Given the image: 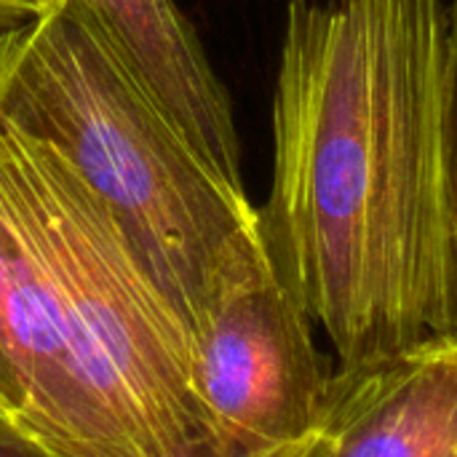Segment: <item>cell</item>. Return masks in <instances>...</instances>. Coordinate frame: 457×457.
Here are the masks:
<instances>
[{"instance_id": "6da1fadb", "label": "cell", "mask_w": 457, "mask_h": 457, "mask_svg": "<svg viewBox=\"0 0 457 457\" xmlns=\"http://www.w3.org/2000/svg\"><path fill=\"white\" fill-rule=\"evenodd\" d=\"M445 0H292L268 257L356 372L457 337Z\"/></svg>"}, {"instance_id": "7a4b0ae2", "label": "cell", "mask_w": 457, "mask_h": 457, "mask_svg": "<svg viewBox=\"0 0 457 457\" xmlns=\"http://www.w3.org/2000/svg\"><path fill=\"white\" fill-rule=\"evenodd\" d=\"M0 115L72 169L190 343L220 295L268 260L246 190L201 158L70 0L0 32Z\"/></svg>"}, {"instance_id": "3957f363", "label": "cell", "mask_w": 457, "mask_h": 457, "mask_svg": "<svg viewBox=\"0 0 457 457\" xmlns=\"http://www.w3.org/2000/svg\"><path fill=\"white\" fill-rule=\"evenodd\" d=\"M0 418L59 457H142L115 418L72 292L0 123Z\"/></svg>"}, {"instance_id": "277c9868", "label": "cell", "mask_w": 457, "mask_h": 457, "mask_svg": "<svg viewBox=\"0 0 457 457\" xmlns=\"http://www.w3.org/2000/svg\"><path fill=\"white\" fill-rule=\"evenodd\" d=\"M332 370L316 327L270 257L233 281L190 343V394L225 445L278 453L308 445L324 420Z\"/></svg>"}, {"instance_id": "5b68a950", "label": "cell", "mask_w": 457, "mask_h": 457, "mask_svg": "<svg viewBox=\"0 0 457 457\" xmlns=\"http://www.w3.org/2000/svg\"><path fill=\"white\" fill-rule=\"evenodd\" d=\"M311 457H457V337L332 372Z\"/></svg>"}, {"instance_id": "8992f818", "label": "cell", "mask_w": 457, "mask_h": 457, "mask_svg": "<svg viewBox=\"0 0 457 457\" xmlns=\"http://www.w3.org/2000/svg\"><path fill=\"white\" fill-rule=\"evenodd\" d=\"M102 29L123 64L230 185L241 179V139L233 102L217 78L193 21L177 0H70Z\"/></svg>"}, {"instance_id": "52a82bcc", "label": "cell", "mask_w": 457, "mask_h": 457, "mask_svg": "<svg viewBox=\"0 0 457 457\" xmlns=\"http://www.w3.org/2000/svg\"><path fill=\"white\" fill-rule=\"evenodd\" d=\"M447 187L457 246V0L447 5Z\"/></svg>"}, {"instance_id": "ba28073f", "label": "cell", "mask_w": 457, "mask_h": 457, "mask_svg": "<svg viewBox=\"0 0 457 457\" xmlns=\"http://www.w3.org/2000/svg\"><path fill=\"white\" fill-rule=\"evenodd\" d=\"M0 457H59L0 418Z\"/></svg>"}, {"instance_id": "9c48e42d", "label": "cell", "mask_w": 457, "mask_h": 457, "mask_svg": "<svg viewBox=\"0 0 457 457\" xmlns=\"http://www.w3.org/2000/svg\"><path fill=\"white\" fill-rule=\"evenodd\" d=\"M54 0H0V32L16 29L40 16Z\"/></svg>"}, {"instance_id": "30bf717a", "label": "cell", "mask_w": 457, "mask_h": 457, "mask_svg": "<svg viewBox=\"0 0 457 457\" xmlns=\"http://www.w3.org/2000/svg\"><path fill=\"white\" fill-rule=\"evenodd\" d=\"M303 447H305V445H303ZM303 447H295V450H278V453H252V450H241V447L225 445V442H214V445H209L204 453H198L195 457H297Z\"/></svg>"}, {"instance_id": "8fae6325", "label": "cell", "mask_w": 457, "mask_h": 457, "mask_svg": "<svg viewBox=\"0 0 457 457\" xmlns=\"http://www.w3.org/2000/svg\"><path fill=\"white\" fill-rule=\"evenodd\" d=\"M311 442H313V439H311ZM311 442H308V445H305V447L300 450V455H297V457H311Z\"/></svg>"}]
</instances>
